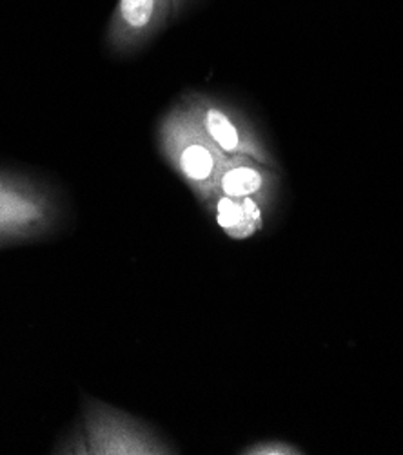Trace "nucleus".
<instances>
[{"label": "nucleus", "mask_w": 403, "mask_h": 455, "mask_svg": "<svg viewBox=\"0 0 403 455\" xmlns=\"http://www.w3.org/2000/svg\"><path fill=\"white\" fill-rule=\"evenodd\" d=\"M216 193L233 198H253L273 211L280 195V172L251 156H228L216 181Z\"/></svg>", "instance_id": "6"}, {"label": "nucleus", "mask_w": 403, "mask_h": 455, "mask_svg": "<svg viewBox=\"0 0 403 455\" xmlns=\"http://www.w3.org/2000/svg\"><path fill=\"white\" fill-rule=\"evenodd\" d=\"M60 218L52 189L31 176L0 169V251L52 236Z\"/></svg>", "instance_id": "2"}, {"label": "nucleus", "mask_w": 403, "mask_h": 455, "mask_svg": "<svg viewBox=\"0 0 403 455\" xmlns=\"http://www.w3.org/2000/svg\"><path fill=\"white\" fill-rule=\"evenodd\" d=\"M181 100L209 139L228 156L244 155L263 165L278 169L275 155L269 151L262 134L242 109L202 91H189Z\"/></svg>", "instance_id": "4"}, {"label": "nucleus", "mask_w": 403, "mask_h": 455, "mask_svg": "<svg viewBox=\"0 0 403 455\" xmlns=\"http://www.w3.org/2000/svg\"><path fill=\"white\" fill-rule=\"evenodd\" d=\"M171 0H118L106 40L117 55H131L146 45L169 20Z\"/></svg>", "instance_id": "5"}, {"label": "nucleus", "mask_w": 403, "mask_h": 455, "mask_svg": "<svg viewBox=\"0 0 403 455\" xmlns=\"http://www.w3.org/2000/svg\"><path fill=\"white\" fill-rule=\"evenodd\" d=\"M204 209L226 236L235 242H244L262 233L269 212L253 198H233L220 193H214L204 204Z\"/></svg>", "instance_id": "7"}, {"label": "nucleus", "mask_w": 403, "mask_h": 455, "mask_svg": "<svg viewBox=\"0 0 403 455\" xmlns=\"http://www.w3.org/2000/svg\"><path fill=\"white\" fill-rule=\"evenodd\" d=\"M238 453H244V455H302L305 451H302V448H298L296 444H293L289 441L267 439V441L253 443V444L242 448Z\"/></svg>", "instance_id": "8"}, {"label": "nucleus", "mask_w": 403, "mask_h": 455, "mask_svg": "<svg viewBox=\"0 0 403 455\" xmlns=\"http://www.w3.org/2000/svg\"><path fill=\"white\" fill-rule=\"evenodd\" d=\"M80 428L85 455H169L178 453L146 421L95 397H84Z\"/></svg>", "instance_id": "3"}, {"label": "nucleus", "mask_w": 403, "mask_h": 455, "mask_svg": "<svg viewBox=\"0 0 403 455\" xmlns=\"http://www.w3.org/2000/svg\"><path fill=\"white\" fill-rule=\"evenodd\" d=\"M157 144L165 164L204 205L216 193V181L228 155L209 139L182 100L160 118Z\"/></svg>", "instance_id": "1"}, {"label": "nucleus", "mask_w": 403, "mask_h": 455, "mask_svg": "<svg viewBox=\"0 0 403 455\" xmlns=\"http://www.w3.org/2000/svg\"><path fill=\"white\" fill-rule=\"evenodd\" d=\"M171 3H173V15H178L186 8L189 0H171Z\"/></svg>", "instance_id": "9"}]
</instances>
